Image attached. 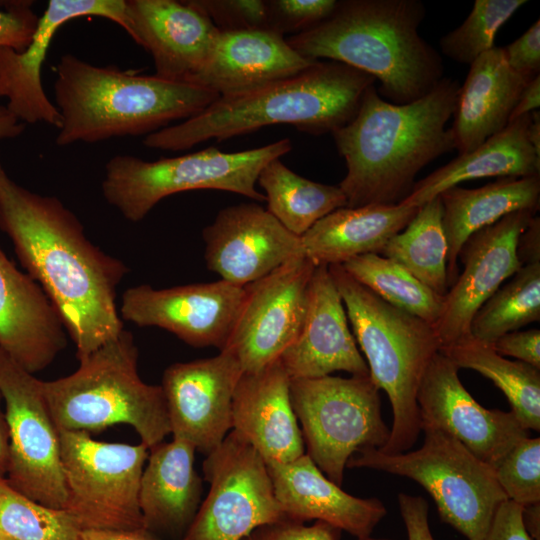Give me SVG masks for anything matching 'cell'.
I'll return each instance as SVG.
<instances>
[{"instance_id": "cell-1", "label": "cell", "mask_w": 540, "mask_h": 540, "mask_svg": "<svg viewBox=\"0 0 540 540\" xmlns=\"http://www.w3.org/2000/svg\"><path fill=\"white\" fill-rule=\"evenodd\" d=\"M0 230L59 311L78 360L125 329L116 294L128 266L92 243L60 199L17 184L1 159Z\"/></svg>"}, {"instance_id": "cell-2", "label": "cell", "mask_w": 540, "mask_h": 540, "mask_svg": "<svg viewBox=\"0 0 540 540\" xmlns=\"http://www.w3.org/2000/svg\"><path fill=\"white\" fill-rule=\"evenodd\" d=\"M459 90L458 80L444 77L424 97L399 105L383 99L375 84L367 88L355 117L332 134L346 162L339 187L347 207L400 203L425 166L455 150L447 123Z\"/></svg>"}, {"instance_id": "cell-3", "label": "cell", "mask_w": 540, "mask_h": 540, "mask_svg": "<svg viewBox=\"0 0 540 540\" xmlns=\"http://www.w3.org/2000/svg\"><path fill=\"white\" fill-rule=\"evenodd\" d=\"M425 16L420 0H342L321 23L286 40L306 58L367 73L383 99L408 104L444 78L440 54L419 33Z\"/></svg>"}, {"instance_id": "cell-4", "label": "cell", "mask_w": 540, "mask_h": 540, "mask_svg": "<svg viewBox=\"0 0 540 540\" xmlns=\"http://www.w3.org/2000/svg\"><path fill=\"white\" fill-rule=\"evenodd\" d=\"M375 82L346 64L317 60L296 75L220 96L199 114L145 136L143 144L181 151L280 124L313 135L333 134L355 117L365 91Z\"/></svg>"}, {"instance_id": "cell-5", "label": "cell", "mask_w": 540, "mask_h": 540, "mask_svg": "<svg viewBox=\"0 0 540 540\" xmlns=\"http://www.w3.org/2000/svg\"><path fill=\"white\" fill-rule=\"evenodd\" d=\"M54 95L62 117L58 146L149 135L187 120L220 96L202 86L97 66L67 53L55 68Z\"/></svg>"}, {"instance_id": "cell-6", "label": "cell", "mask_w": 540, "mask_h": 540, "mask_svg": "<svg viewBox=\"0 0 540 540\" xmlns=\"http://www.w3.org/2000/svg\"><path fill=\"white\" fill-rule=\"evenodd\" d=\"M329 271L341 295L369 375L392 408L390 436L379 451L404 453L421 432L417 393L441 345L432 325L398 309L350 276L341 265Z\"/></svg>"}, {"instance_id": "cell-7", "label": "cell", "mask_w": 540, "mask_h": 540, "mask_svg": "<svg viewBox=\"0 0 540 540\" xmlns=\"http://www.w3.org/2000/svg\"><path fill=\"white\" fill-rule=\"evenodd\" d=\"M139 351L123 330L87 357L72 374L42 381V392L58 430L102 431L128 424L149 449L171 433L160 385L145 383L138 373Z\"/></svg>"}, {"instance_id": "cell-8", "label": "cell", "mask_w": 540, "mask_h": 540, "mask_svg": "<svg viewBox=\"0 0 540 540\" xmlns=\"http://www.w3.org/2000/svg\"><path fill=\"white\" fill-rule=\"evenodd\" d=\"M292 148L284 138L239 152L208 147L156 161L115 155L105 164L101 190L107 203L130 222L143 220L162 199L190 190H222L262 202L265 195L256 189L260 171Z\"/></svg>"}, {"instance_id": "cell-9", "label": "cell", "mask_w": 540, "mask_h": 540, "mask_svg": "<svg viewBox=\"0 0 540 540\" xmlns=\"http://www.w3.org/2000/svg\"><path fill=\"white\" fill-rule=\"evenodd\" d=\"M424 442L414 451L386 454L364 449L347 468H368L407 477L433 498L442 521L467 540H483L499 505L507 500L494 469L450 434L424 429Z\"/></svg>"}, {"instance_id": "cell-10", "label": "cell", "mask_w": 540, "mask_h": 540, "mask_svg": "<svg viewBox=\"0 0 540 540\" xmlns=\"http://www.w3.org/2000/svg\"><path fill=\"white\" fill-rule=\"evenodd\" d=\"M290 399L306 454L339 486L354 454L382 449L389 439L379 389L369 374L291 379Z\"/></svg>"}, {"instance_id": "cell-11", "label": "cell", "mask_w": 540, "mask_h": 540, "mask_svg": "<svg viewBox=\"0 0 540 540\" xmlns=\"http://www.w3.org/2000/svg\"><path fill=\"white\" fill-rule=\"evenodd\" d=\"M67 500L80 529H144L139 489L149 448L58 430Z\"/></svg>"}, {"instance_id": "cell-12", "label": "cell", "mask_w": 540, "mask_h": 540, "mask_svg": "<svg viewBox=\"0 0 540 540\" xmlns=\"http://www.w3.org/2000/svg\"><path fill=\"white\" fill-rule=\"evenodd\" d=\"M202 469L210 489L182 540H242L286 518L267 463L234 430L206 455Z\"/></svg>"}, {"instance_id": "cell-13", "label": "cell", "mask_w": 540, "mask_h": 540, "mask_svg": "<svg viewBox=\"0 0 540 540\" xmlns=\"http://www.w3.org/2000/svg\"><path fill=\"white\" fill-rule=\"evenodd\" d=\"M41 382L0 349V393L9 433L6 480L26 497L64 510L67 491L59 432Z\"/></svg>"}, {"instance_id": "cell-14", "label": "cell", "mask_w": 540, "mask_h": 540, "mask_svg": "<svg viewBox=\"0 0 540 540\" xmlns=\"http://www.w3.org/2000/svg\"><path fill=\"white\" fill-rule=\"evenodd\" d=\"M315 266L301 254L244 286L241 306L222 349L235 357L242 372L262 370L296 339Z\"/></svg>"}, {"instance_id": "cell-15", "label": "cell", "mask_w": 540, "mask_h": 540, "mask_svg": "<svg viewBox=\"0 0 540 540\" xmlns=\"http://www.w3.org/2000/svg\"><path fill=\"white\" fill-rule=\"evenodd\" d=\"M458 370L440 351L431 360L417 393L421 431L437 429L450 434L495 469L530 431L512 411L480 405L463 386Z\"/></svg>"}, {"instance_id": "cell-16", "label": "cell", "mask_w": 540, "mask_h": 540, "mask_svg": "<svg viewBox=\"0 0 540 540\" xmlns=\"http://www.w3.org/2000/svg\"><path fill=\"white\" fill-rule=\"evenodd\" d=\"M244 287L218 280L155 289L141 284L121 296L123 321L158 327L196 347H225L244 297Z\"/></svg>"}, {"instance_id": "cell-17", "label": "cell", "mask_w": 540, "mask_h": 540, "mask_svg": "<svg viewBox=\"0 0 540 540\" xmlns=\"http://www.w3.org/2000/svg\"><path fill=\"white\" fill-rule=\"evenodd\" d=\"M235 357H213L168 366L160 385L174 438L209 454L232 430L233 396L242 375Z\"/></svg>"}, {"instance_id": "cell-18", "label": "cell", "mask_w": 540, "mask_h": 540, "mask_svg": "<svg viewBox=\"0 0 540 540\" xmlns=\"http://www.w3.org/2000/svg\"><path fill=\"white\" fill-rule=\"evenodd\" d=\"M533 216L530 211L511 213L464 243L458 256L463 271L444 295L442 314L433 326L441 348L470 336L476 312L522 267L517 243Z\"/></svg>"}, {"instance_id": "cell-19", "label": "cell", "mask_w": 540, "mask_h": 540, "mask_svg": "<svg viewBox=\"0 0 540 540\" xmlns=\"http://www.w3.org/2000/svg\"><path fill=\"white\" fill-rule=\"evenodd\" d=\"M204 260L221 280L244 287L304 254L301 237L257 203L220 210L202 231Z\"/></svg>"}, {"instance_id": "cell-20", "label": "cell", "mask_w": 540, "mask_h": 540, "mask_svg": "<svg viewBox=\"0 0 540 540\" xmlns=\"http://www.w3.org/2000/svg\"><path fill=\"white\" fill-rule=\"evenodd\" d=\"M88 16L105 18L126 31L125 0H50L24 51L0 47V98L8 100L7 109L20 122L60 128L62 117L44 91L41 70L57 31Z\"/></svg>"}, {"instance_id": "cell-21", "label": "cell", "mask_w": 540, "mask_h": 540, "mask_svg": "<svg viewBox=\"0 0 540 540\" xmlns=\"http://www.w3.org/2000/svg\"><path fill=\"white\" fill-rule=\"evenodd\" d=\"M126 32L153 59L162 79L191 84L219 30L190 0H125Z\"/></svg>"}, {"instance_id": "cell-22", "label": "cell", "mask_w": 540, "mask_h": 540, "mask_svg": "<svg viewBox=\"0 0 540 540\" xmlns=\"http://www.w3.org/2000/svg\"><path fill=\"white\" fill-rule=\"evenodd\" d=\"M279 359L291 379L369 374L328 266H315L301 329Z\"/></svg>"}, {"instance_id": "cell-23", "label": "cell", "mask_w": 540, "mask_h": 540, "mask_svg": "<svg viewBox=\"0 0 540 540\" xmlns=\"http://www.w3.org/2000/svg\"><path fill=\"white\" fill-rule=\"evenodd\" d=\"M62 317L42 287L0 248V349L31 374L66 347Z\"/></svg>"}, {"instance_id": "cell-24", "label": "cell", "mask_w": 540, "mask_h": 540, "mask_svg": "<svg viewBox=\"0 0 540 540\" xmlns=\"http://www.w3.org/2000/svg\"><path fill=\"white\" fill-rule=\"evenodd\" d=\"M290 381L281 360L242 373L232 402V430L267 464L288 463L305 454L290 399Z\"/></svg>"}, {"instance_id": "cell-25", "label": "cell", "mask_w": 540, "mask_h": 540, "mask_svg": "<svg viewBox=\"0 0 540 540\" xmlns=\"http://www.w3.org/2000/svg\"><path fill=\"white\" fill-rule=\"evenodd\" d=\"M276 499L286 518L323 521L355 538L371 536L387 514L378 498L345 492L305 453L288 463L267 464Z\"/></svg>"}, {"instance_id": "cell-26", "label": "cell", "mask_w": 540, "mask_h": 540, "mask_svg": "<svg viewBox=\"0 0 540 540\" xmlns=\"http://www.w3.org/2000/svg\"><path fill=\"white\" fill-rule=\"evenodd\" d=\"M316 61L301 55L285 36L270 29L220 31L191 84L228 96L296 75Z\"/></svg>"}, {"instance_id": "cell-27", "label": "cell", "mask_w": 540, "mask_h": 540, "mask_svg": "<svg viewBox=\"0 0 540 540\" xmlns=\"http://www.w3.org/2000/svg\"><path fill=\"white\" fill-rule=\"evenodd\" d=\"M149 450L139 489L143 527L163 540H182L203 492L202 478L194 468L196 449L173 437Z\"/></svg>"}, {"instance_id": "cell-28", "label": "cell", "mask_w": 540, "mask_h": 540, "mask_svg": "<svg viewBox=\"0 0 540 540\" xmlns=\"http://www.w3.org/2000/svg\"><path fill=\"white\" fill-rule=\"evenodd\" d=\"M526 83L509 67L502 47L495 46L470 64L451 127L459 154L475 149L509 124Z\"/></svg>"}, {"instance_id": "cell-29", "label": "cell", "mask_w": 540, "mask_h": 540, "mask_svg": "<svg viewBox=\"0 0 540 540\" xmlns=\"http://www.w3.org/2000/svg\"><path fill=\"white\" fill-rule=\"evenodd\" d=\"M418 209L402 203L336 209L301 236L303 252L316 266L341 265L357 256L381 254Z\"/></svg>"}, {"instance_id": "cell-30", "label": "cell", "mask_w": 540, "mask_h": 540, "mask_svg": "<svg viewBox=\"0 0 540 540\" xmlns=\"http://www.w3.org/2000/svg\"><path fill=\"white\" fill-rule=\"evenodd\" d=\"M531 113L510 122L475 149L458 154L425 178L415 182L400 203L421 207L458 184L485 177L540 176V154L529 142L527 129Z\"/></svg>"}, {"instance_id": "cell-31", "label": "cell", "mask_w": 540, "mask_h": 540, "mask_svg": "<svg viewBox=\"0 0 540 540\" xmlns=\"http://www.w3.org/2000/svg\"><path fill=\"white\" fill-rule=\"evenodd\" d=\"M443 228L448 244L449 287L458 276V256L477 231L517 212L536 214L540 204V176L504 177L474 189L453 187L439 195Z\"/></svg>"}, {"instance_id": "cell-32", "label": "cell", "mask_w": 540, "mask_h": 540, "mask_svg": "<svg viewBox=\"0 0 540 540\" xmlns=\"http://www.w3.org/2000/svg\"><path fill=\"white\" fill-rule=\"evenodd\" d=\"M257 183L265 192L270 214L299 237L329 213L347 206L346 196L339 186L302 177L280 158L263 167Z\"/></svg>"}, {"instance_id": "cell-33", "label": "cell", "mask_w": 540, "mask_h": 540, "mask_svg": "<svg viewBox=\"0 0 540 540\" xmlns=\"http://www.w3.org/2000/svg\"><path fill=\"white\" fill-rule=\"evenodd\" d=\"M458 369L479 372L506 396L511 411L526 429L540 430V369L498 354L490 345L471 336L441 348Z\"/></svg>"}, {"instance_id": "cell-34", "label": "cell", "mask_w": 540, "mask_h": 540, "mask_svg": "<svg viewBox=\"0 0 540 540\" xmlns=\"http://www.w3.org/2000/svg\"><path fill=\"white\" fill-rule=\"evenodd\" d=\"M443 207L436 197L419 207L412 221L386 244L381 255L410 272L444 296L448 289V244L443 228Z\"/></svg>"}, {"instance_id": "cell-35", "label": "cell", "mask_w": 540, "mask_h": 540, "mask_svg": "<svg viewBox=\"0 0 540 540\" xmlns=\"http://www.w3.org/2000/svg\"><path fill=\"white\" fill-rule=\"evenodd\" d=\"M341 266L357 282L390 305L432 326L440 318L444 296L420 282L397 262L381 254H365Z\"/></svg>"}, {"instance_id": "cell-36", "label": "cell", "mask_w": 540, "mask_h": 540, "mask_svg": "<svg viewBox=\"0 0 540 540\" xmlns=\"http://www.w3.org/2000/svg\"><path fill=\"white\" fill-rule=\"evenodd\" d=\"M540 320V262L523 265L476 312L470 336L492 345L502 335Z\"/></svg>"}, {"instance_id": "cell-37", "label": "cell", "mask_w": 540, "mask_h": 540, "mask_svg": "<svg viewBox=\"0 0 540 540\" xmlns=\"http://www.w3.org/2000/svg\"><path fill=\"white\" fill-rule=\"evenodd\" d=\"M79 530L65 510L26 497L0 477V534L12 540H75Z\"/></svg>"}, {"instance_id": "cell-38", "label": "cell", "mask_w": 540, "mask_h": 540, "mask_svg": "<svg viewBox=\"0 0 540 540\" xmlns=\"http://www.w3.org/2000/svg\"><path fill=\"white\" fill-rule=\"evenodd\" d=\"M526 0H476L463 23L442 36L441 52L455 62L472 64L495 47L500 28Z\"/></svg>"}, {"instance_id": "cell-39", "label": "cell", "mask_w": 540, "mask_h": 540, "mask_svg": "<svg viewBox=\"0 0 540 540\" xmlns=\"http://www.w3.org/2000/svg\"><path fill=\"white\" fill-rule=\"evenodd\" d=\"M494 472L508 500L521 506L540 502V438L521 440Z\"/></svg>"}, {"instance_id": "cell-40", "label": "cell", "mask_w": 540, "mask_h": 540, "mask_svg": "<svg viewBox=\"0 0 540 540\" xmlns=\"http://www.w3.org/2000/svg\"><path fill=\"white\" fill-rule=\"evenodd\" d=\"M268 29L281 35H296L331 15L337 0H266Z\"/></svg>"}, {"instance_id": "cell-41", "label": "cell", "mask_w": 540, "mask_h": 540, "mask_svg": "<svg viewBox=\"0 0 540 540\" xmlns=\"http://www.w3.org/2000/svg\"><path fill=\"white\" fill-rule=\"evenodd\" d=\"M219 31L268 29L265 0H190Z\"/></svg>"}, {"instance_id": "cell-42", "label": "cell", "mask_w": 540, "mask_h": 540, "mask_svg": "<svg viewBox=\"0 0 540 540\" xmlns=\"http://www.w3.org/2000/svg\"><path fill=\"white\" fill-rule=\"evenodd\" d=\"M33 1H3L0 9V47L24 51L36 31L39 17L32 10Z\"/></svg>"}, {"instance_id": "cell-43", "label": "cell", "mask_w": 540, "mask_h": 540, "mask_svg": "<svg viewBox=\"0 0 540 540\" xmlns=\"http://www.w3.org/2000/svg\"><path fill=\"white\" fill-rule=\"evenodd\" d=\"M342 531L323 521L311 525L285 518L262 525L242 540H340Z\"/></svg>"}, {"instance_id": "cell-44", "label": "cell", "mask_w": 540, "mask_h": 540, "mask_svg": "<svg viewBox=\"0 0 540 540\" xmlns=\"http://www.w3.org/2000/svg\"><path fill=\"white\" fill-rule=\"evenodd\" d=\"M509 67L529 82L540 72V21H535L519 38L502 47Z\"/></svg>"}, {"instance_id": "cell-45", "label": "cell", "mask_w": 540, "mask_h": 540, "mask_svg": "<svg viewBox=\"0 0 540 540\" xmlns=\"http://www.w3.org/2000/svg\"><path fill=\"white\" fill-rule=\"evenodd\" d=\"M492 348L501 356H511L518 361L540 369V330L512 331L499 337Z\"/></svg>"}, {"instance_id": "cell-46", "label": "cell", "mask_w": 540, "mask_h": 540, "mask_svg": "<svg viewBox=\"0 0 540 540\" xmlns=\"http://www.w3.org/2000/svg\"><path fill=\"white\" fill-rule=\"evenodd\" d=\"M523 506L503 501L497 508L483 540H533L522 521Z\"/></svg>"}, {"instance_id": "cell-47", "label": "cell", "mask_w": 540, "mask_h": 540, "mask_svg": "<svg viewBox=\"0 0 540 540\" xmlns=\"http://www.w3.org/2000/svg\"><path fill=\"white\" fill-rule=\"evenodd\" d=\"M397 498L407 540H436L429 525L427 501L406 493H399Z\"/></svg>"}, {"instance_id": "cell-48", "label": "cell", "mask_w": 540, "mask_h": 540, "mask_svg": "<svg viewBox=\"0 0 540 540\" xmlns=\"http://www.w3.org/2000/svg\"><path fill=\"white\" fill-rule=\"evenodd\" d=\"M517 255L522 266L540 262V218L538 216L532 217L519 236Z\"/></svg>"}, {"instance_id": "cell-49", "label": "cell", "mask_w": 540, "mask_h": 540, "mask_svg": "<svg viewBox=\"0 0 540 540\" xmlns=\"http://www.w3.org/2000/svg\"><path fill=\"white\" fill-rule=\"evenodd\" d=\"M75 540H163L145 529H80Z\"/></svg>"}, {"instance_id": "cell-50", "label": "cell", "mask_w": 540, "mask_h": 540, "mask_svg": "<svg viewBox=\"0 0 540 540\" xmlns=\"http://www.w3.org/2000/svg\"><path fill=\"white\" fill-rule=\"evenodd\" d=\"M540 106V75L526 83L510 116V122L538 110Z\"/></svg>"}, {"instance_id": "cell-51", "label": "cell", "mask_w": 540, "mask_h": 540, "mask_svg": "<svg viewBox=\"0 0 540 540\" xmlns=\"http://www.w3.org/2000/svg\"><path fill=\"white\" fill-rule=\"evenodd\" d=\"M26 125L20 122L6 107L0 105V140L13 139L20 136Z\"/></svg>"}, {"instance_id": "cell-52", "label": "cell", "mask_w": 540, "mask_h": 540, "mask_svg": "<svg viewBox=\"0 0 540 540\" xmlns=\"http://www.w3.org/2000/svg\"><path fill=\"white\" fill-rule=\"evenodd\" d=\"M523 525L533 540H540V502L523 506Z\"/></svg>"}, {"instance_id": "cell-53", "label": "cell", "mask_w": 540, "mask_h": 540, "mask_svg": "<svg viewBox=\"0 0 540 540\" xmlns=\"http://www.w3.org/2000/svg\"><path fill=\"white\" fill-rule=\"evenodd\" d=\"M0 393V477L7 475L9 465V433L5 412L1 408Z\"/></svg>"}, {"instance_id": "cell-54", "label": "cell", "mask_w": 540, "mask_h": 540, "mask_svg": "<svg viewBox=\"0 0 540 540\" xmlns=\"http://www.w3.org/2000/svg\"><path fill=\"white\" fill-rule=\"evenodd\" d=\"M527 135L535 151L540 154V113L538 110L531 113Z\"/></svg>"}, {"instance_id": "cell-55", "label": "cell", "mask_w": 540, "mask_h": 540, "mask_svg": "<svg viewBox=\"0 0 540 540\" xmlns=\"http://www.w3.org/2000/svg\"><path fill=\"white\" fill-rule=\"evenodd\" d=\"M355 540H394V539L376 538V537L368 536V537H363V538H356Z\"/></svg>"}, {"instance_id": "cell-56", "label": "cell", "mask_w": 540, "mask_h": 540, "mask_svg": "<svg viewBox=\"0 0 540 540\" xmlns=\"http://www.w3.org/2000/svg\"><path fill=\"white\" fill-rule=\"evenodd\" d=\"M0 540H12V539L0 534Z\"/></svg>"}]
</instances>
